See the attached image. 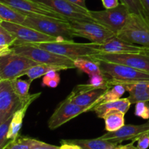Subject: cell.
<instances>
[{
  "label": "cell",
  "instance_id": "cell-30",
  "mask_svg": "<svg viewBox=\"0 0 149 149\" xmlns=\"http://www.w3.org/2000/svg\"><path fill=\"white\" fill-rule=\"evenodd\" d=\"M120 1L122 4L127 7L128 10L131 14H136L141 15L148 20L146 15L143 6L141 3V0H120Z\"/></svg>",
  "mask_w": 149,
  "mask_h": 149
},
{
  "label": "cell",
  "instance_id": "cell-14",
  "mask_svg": "<svg viewBox=\"0 0 149 149\" xmlns=\"http://www.w3.org/2000/svg\"><path fill=\"white\" fill-rule=\"evenodd\" d=\"M0 26L4 27L17 37L16 42L29 44H38L43 42H55L59 40L55 37L39 32L32 28L21 24L10 23L7 21H0Z\"/></svg>",
  "mask_w": 149,
  "mask_h": 149
},
{
  "label": "cell",
  "instance_id": "cell-29",
  "mask_svg": "<svg viewBox=\"0 0 149 149\" xmlns=\"http://www.w3.org/2000/svg\"><path fill=\"white\" fill-rule=\"evenodd\" d=\"M11 85L16 94L21 98L24 99L29 95V90L31 87V81H26L20 79H15L10 81Z\"/></svg>",
  "mask_w": 149,
  "mask_h": 149
},
{
  "label": "cell",
  "instance_id": "cell-8",
  "mask_svg": "<svg viewBox=\"0 0 149 149\" xmlns=\"http://www.w3.org/2000/svg\"><path fill=\"white\" fill-rule=\"evenodd\" d=\"M91 59L122 64L141 71L149 72V52L105 53L100 52L92 56Z\"/></svg>",
  "mask_w": 149,
  "mask_h": 149
},
{
  "label": "cell",
  "instance_id": "cell-26",
  "mask_svg": "<svg viewBox=\"0 0 149 149\" xmlns=\"http://www.w3.org/2000/svg\"><path fill=\"white\" fill-rule=\"evenodd\" d=\"M62 70H66V68L61 66H57V65H48V64H42L39 63L36 65H33L31 68H29L26 72V75L29 77L31 81L39 78V77L45 76L47 72L50 71H62Z\"/></svg>",
  "mask_w": 149,
  "mask_h": 149
},
{
  "label": "cell",
  "instance_id": "cell-18",
  "mask_svg": "<svg viewBox=\"0 0 149 149\" xmlns=\"http://www.w3.org/2000/svg\"><path fill=\"white\" fill-rule=\"evenodd\" d=\"M41 95H42L41 93L30 95L25 101L24 104L21 106V108H20L18 110L15 112L11 122H10V128H9L8 134H7L8 141L15 139L20 135V131L21 130L22 126H23V119H24L25 115H26V111L29 109L31 103L34 101L36 99H37Z\"/></svg>",
  "mask_w": 149,
  "mask_h": 149
},
{
  "label": "cell",
  "instance_id": "cell-21",
  "mask_svg": "<svg viewBox=\"0 0 149 149\" xmlns=\"http://www.w3.org/2000/svg\"><path fill=\"white\" fill-rule=\"evenodd\" d=\"M125 115L123 112L116 109L111 110L103 116L105 128L107 132H115L125 125Z\"/></svg>",
  "mask_w": 149,
  "mask_h": 149
},
{
  "label": "cell",
  "instance_id": "cell-10",
  "mask_svg": "<svg viewBox=\"0 0 149 149\" xmlns=\"http://www.w3.org/2000/svg\"><path fill=\"white\" fill-rule=\"evenodd\" d=\"M28 96L23 99L13 90L10 81H0V123L13 116L24 104Z\"/></svg>",
  "mask_w": 149,
  "mask_h": 149
},
{
  "label": "cell",
  "instance_id": "cell-34",
  "mask_svg": "<svg viewBox=\"0 0 149 149\" xmlns=\"http://www.w3.org/2000/svg\"><path fill=\"white\" fill-rule=\"evenodd\" d=\"M135 115L143 119H149V103L146 101H140L135 103Z\"/></svg>",
  "mask_w": 149,
  "mask_h": 149
},
{
  "label": "cell",
  "instance_id": "cell-33",
  "mask_svg": "<svg viewBox=\"0 0 149 149\" xmlns=\"http://www.w3.org/2000/svg\"><path fill=\"white\" fill-rule=\"evenodd\" d=\"M13 116H10L9 119H7L4 122L0 123V149L4 148V146L9 141L7 139V134H8L9 128H10V122L13 119Z\"/></svg>",
  "mask_w": 149,
  "mask_h": 149
},
{
  "label": "cell",
  "instance_id": "cell-22",
  "mask_svg": "<svg viewBox=\"0 0 149 149\" xmlns=\"http://www.w3.org/2000/svg\"><path fill=\"white\" fill-rule=\"evenodd\" d=\"M64 141L77 144L83 149H109L114 148L117 146L116 143L106 140L100 139V138L94 139H68Z\"/></svg>",
  "mask_w": 149,
  "mask_h": 149
},
{
  "label": "cell",
  "instance_id": "cell-7",
  "mask_svg": "<svg viewBox=\"0 0 149 149\" xmlns=\"http://www.w3.org/2000/svg\"><path fill=\"white\" fill-rule=\"evenodd\" d=\"M39 64L33 60L12 52L8 55L0 56V81H12L26 75L33 65Z\"/></svg>",
  "mask_w": 149,
  "mask_h": 149
},
{
  "label": "cell",
  "instance_id": "cell-9",
  "mask_svg": "<svg viewBox=\"0 0 149 149\" xmlns=\"http://www.w3.org/2000/svg\"><path fill=\"white\" fill-rule=\"evenodd\" d=\"M74 36L85 38L92 43L102 44L110 38L116 36L104 26L90 21H69Z\"/></svg>",
  "mask_w": 149,
  "mask_h": 149
},
{
  "label": "cell",
  "instance_id": "cell-15",
  "mask_svg": "<svg viewBox=\"0 0 149 149\" xmlns=\"http://www.w3.org/2000/svg\"><path fill=\"white\" fill-rule=\"evenodd\" d=\"M0 2L16 9L25 15H45L68 21L62 15L56 13L49 7L33 0H0Z\"/></svg>",
  "mask_w": 149,
  "mask_h": 149
},
{
  "label": "cell",
  "instance_id": "cell-5",
  "mask_svg": "<svg viewBox=\"0 0 149 149\" xmlns=\"http://www.w3.org/2000/svg\"><path fill=\"white\" fill-rule=\"evenodd\" d=\"M116 36L126 42L149 48V22L142 16L130 13L126 24Z\"/></svg>",
  "mask_w": 149,
  "mask_h": 149
},
{
  "label": "cell",
  "instance_id": "cell-38",
  "mask_svg": "<svg viewBox=\"0 0 149 149\" xmlns=\"http://www.w3.org/2000/svg\"><path fill=\"white\" fill-rule=\"evenodd\" d=\"M103 7L106 9H112L119 4V0H102Z\"/></svg>",
  "mask_w": 149,
  "mask_h": 149
},
{
  "label": "cell",
  "instance_id": "cell-4",
  "mask_svg": "<svg viewBox=\"0 0 149 149\" xmlns=\"http://www.w3.org/2000/svg\"><path fill=\"white\" fill-rule=\"evenodd\" d=\"M38 47L72 60L79 58H90L100 53L93 47V43H76L74 41H55L35 44Z\"/></svg>",
  "mask_w": 149,
  "mask_h": 149
},
{
  "label": "cell",
  "instance_id": "cell-13",
  "mask_svg": "<svg viewBox=\"0 0 149 149\" xmlns=\"http://www.w3.org/2000/svg\"><path fill=\"white\" fill-rule=\"evenodd\" d=\"M49 7L56 13L66 17L68 21L81 20V21L95 22L89 14L88 9H84L69 2L67 0H33Z\"/></svg>",
  "mask_w": 149,
  "mask_h": 149
},
{
  "label": "cell",
  "instance_id": "cell-6",
  "mask_svg": "<svg viewBox=\"0 0 149 149\" xmlns=\"http://www.w3.org/2000/svg\"><path fill=\"white\" fill-rule=\"evenodd\" d=\"M89 14L95 23L104 26L117 35L126 24L130 13L127 7L121 3L117 7L112 9L99 11L89 10Z\"/></svg>",
  "mask_w": 149,
  "mask_h": 149
},
{
  "label": "cell",
  "instance_id": "cell-17",
  "mask_svg": "<svg viewBox=\"0 0 149 149\" xmlns=\"http://www.w3.org/2000/svg\"><path fill=\"white\" fill-rule=\"evenodd\" d=\"M93 47L100 52L105 53H125V52H149V48L135 45L130 42L113 36L102 44L93 43Z\"/></svg>",
  "mask_w": 149,
  "mask_h": 149
},
{
  "label": "cell",
  "instance_id": "cell-40",
  "mask_svg": "<svg viewBox=\"0 0 149 149\" xmlns=\"http://www.w3.org/2000/svg\"><path fill=\"white\" fill-rule=\"evenodd\" d=\"M113 149H138L137 147H135L134 146V142L132 141L129 144H127V145H119L118 144L117 146L114 147Z\"/></svg>",
  "mask_w": 149,
  "mask_h": 149
},
{
  "label": "cell",
  "instance_id": "cell-36",
  "mask_svg": "<svg viewBox=\"0 0 149 149\" xmlns=\"http://www.w3.org/2000/svg\"><path fill=\"white\" fill-rule=\"evenodd\" d=\"M137 148L138 149H147L149 148V132L143 134L138 138Z\"/></svg>",
  "mask_w": 149,
  "mask_h": 149
},
{
  "label": "cell",
  "instance_id": "cell-12",
  "mask_svg": "<svg viewBox=\"0 0 149 149\" xmlns=\"http://www.w3.org/2000/svg\"><path fill=\"white\" fill-rule=\"evenodd\" d=\"M109 88L94 87L90 84H78L67 97L83 107H89L90 111L99 105V100Z\"/></svg>",
  "mask_w": 149,
  "mask_h": 149
},
{
  "label": "cell",
  "instance_id": "cell-25",
  "mask_svg": "<svg viewBox=\"0 0 149 149\" xmlns=\"http://www.w3.org/2000/svg\"><path fill=\"white\" fill-rule=\"evenodd\" d=\"M17 40L14 34L0 26V56L11 53L13 52L12 47Z\"/></svg>",
  "mask_w": 149,
  "mask_h": 149
},
{
  "label": "cell",
  "instance_id": "cell-11",
  "mask_svg": "<svg viewBox=\"0 0 149 149\" xmlns=\"http://www.w3.org/2000/svg\"><path fill=\"white\" fill-rule=\"evenodd\" d=\"M90 111L89 107L79 106L66 97L58 106L47 122V126L51 130L60 127L66 122L85 112Z\"/></svg>",
  "mask_w": 149,
  "mask_h": 149
},
{
  "label": "cell",
  "instance_id": "cell-37",
  "mask_svg": "<svg viewBox=\"0 0 149 149\" xmlns=\"http://www.w3.org/2000/svg\"><path fill=\"white\" fill-rule=\"evenodd\" d=\"M61 146L60 149H83L81 146L72 143L66 142L64 140L61 141Z\"/></svg>",
  "mask_w": 149,
  "mask_h": 149
},
{
  "label": "cell",
  "instance_id": "cell-20",
  "mask_svg": "<svg viewBox=\"0 0 149 149\" xmlns=\"http://www.w3.org/2000/svg\"><path fill=\"white\" fill-rule=\"evenodd\" d=\"M132 105L130 100L128 97L126 98H120L119 100H113V101L106 102L99 104L96 106L93 111L96 113L97 117L103 119V116L111 110L116 109L120 111L123 112L124 113H126L129 111L130 106Z\"/></svg>",
  "mask_w": 149,
  "mask_h": 149
},
{
  "label": "cell",
  "instance_id": "cell-19",
  "mask_svg": "<svg viewBox=\"0 0 149 149\" xmlns=\"http://www.w3.org/2000/svg\"><path fill=\"white\" fill-rule=\"evenodd\" d=\"M117 84H122L126 91L129 93L128 98L132 104L140 101L149 102V81L119 82Z\"/></svg>",
  "mask_w": 149,
  "mask_h": 149
},
{
  "label": "cell",
  "instance_id": "cell-16",
  "mask_svg": "<svg viewBox=\"0 0 149 149\" xmlns=\"http://www.w3.org/2000/svg\"><path fill=\"white\" fill-rule=\"evenodd\" d=\"M146 132H149V121L142 125H125L119 130L108 132L99 138L118 145L125 141L137 142L138 138Z\"/></svg>",
  "mask_w": 149,
  "mask_h": 149
},
{
  "label": "cell",
  "instance_id": "cell-28",
  "mask_svg": "<svg viewBox=\"0 0 149 149\" xmlns=\"http://www.w3.org/2000/svg\"><path fill=\"white\" fill-rule=\"evenodd\" d=\"M33 138L19 135L15 139L10 140L2 149H31Z\"/></svg>",
  "mask_w": 149,
  "mask_h": 149
},
{
  "label": "cell",
  "instance_id": "cell-24",
  "mask_svg": "<svg viewBox=\"0 0 149 149\" xmlns=\"http://www.w3.org/2000/svg\"><path fill=\"white\" fill-rule=\"evenodd\" d=\"M74 63L75 68L88 74L89 76L96 74H103L98 62L96 60L87 58H79L74 60Z\"/></svg>",
  "mask_w": 149,
  "mask_h": 149
},
{
  "label": "cell",
  "instance_id": "cell-3",
  "mask_svg": "<svg viewBox=\"0 0 149 149\" xmlns=\"http://www.w3.org/2000/svg\"><path fill=\"white\" fill-rule=\"evenodd\" d=\"M96 61L98 62L102 74L108 80L110 86L119 82L149 81V72L147 71H141L122 64L100 60Z\"/></svg>",
  "mask_w": 149,
  "mask_h": 149
},
{
  "label": "cell",
  "instance_id": "cell-23",
  "mask_svg": "<svg viewBox=\"0 0 149 149\" xmlns=\"http://www.w3.org/2000/svg\"><path fill=\"white\" fill-rule=\"evenodd\" d=\"M26 15L7 4L0 2V21L23 25Z\"/></svg>",
  "mask_w": 149,
  "mask_h": 149
},
{
  "label": "cell",
  "instance_id": "cell-31",
  "mask_svg": "<svg viewBox=\"0 0 149 149\" xmlns=\"http://www.w3.org/2000/svg\"><path fill=\"white\" fill-rule=\"evenodd\" d=\"M61 81V77L58 71H50L44 76L42 81V87L55 88Z\"/></svg>",
  "mask_w": 149,
  "mask_h": 149
},
{
  "label": "cell",
  "instance_id": "cell-41",
  "mask_svg": "<svg viewBox=\"0 0 149 149\" xmlns=\"http://www.w3.org/2000/svg\"><path fill=\"white\" fill-rule=\"evenodd\" d=\"M143 6L144 10H145L146 15L149 22V0H141Z\"/></svg>",
  "mask_w": 149,
  "mask_h": 149
},
{
  "label": "cell",
  "instance_id": "cell-32",
  "mask_svg": "<svg viewBox=\"0 0 149 149\" xmlns=\"http://www.w3.org/2000/svg\"><path fill=\"white\" fill-rule=\"evenodd\" d=\"M89 84L94 87L98 88H110L111 86L109 85L108 80L103 74H93L90 76Z\"/></svg>",
  "mask_w": 149,
  "mask_h": 149
},
{
  "label": "cell",
  "instance_id": "cell-2",
  "mask_svg": "<svg viewBox=\"0 0 149 149\" xmlns=\"http://www.w3.org/2000/svg\"><path fill=\"white\" fill-rule=\"evenodd\" d=\"M23 25L59 40L72 41L74 35L69 21L45 15H28Z\"/></svg>",
  "mask_w": 149,
  "mask_h": 149
},
{
  "label": "cell",
  "instance_id": "cell-35",
  "mask_svg": "<svg viewBox=\"0 0 149 149\" xmlns=\"http://www.w3.org/2000/svg\"><path fill=\"white\" fill-rule=\"evenodd\" d=\"M31 149H60V146L51 145V144L47 143L42 142V141H38L33 138V143H32Z\"/></svg>",
  "mask_w": 149,
  "mask_h": 149
},
{
  "label": "cell",
  "instance_id": "cell-39",
  "mask_svg": "<svg viewBox=\"0 0 149 149\" xmlns=\"http://www.w3.org/2000/svg\"><path fill=\"white\" fill-rule=\"evenodd\" d=\"M67 1L75 4V5L79 6L81 8L87 9V6H86V0H67Z\"/></svg>",
  "mask_w": 149,
  "mask_h": 149
},
{
  "label": "cell",
  "instance_id": "cell-27",
  "mask_svg": "<svg viewBox=\"0 0 149 149\" xmlns=\"http://www.w3.org/2000/svg\"><path fill=\"white\" fill-rule=\"evenodd\" d=\"M125 92H127L126 89L122 84H116L114 85H112L99 100V104L106 103V102L119 100L122 98V95L125 94Z\"/></svg>",
  "mask_w": 149,
  "mask_h": 149
},
{
  "label": "cell",
  "instance_id": "cell-1",
  "mask_svg": "<svg viewBox=\"0 0 149 149\" xmlns=\"http://www.w3.org/2000/svg\"><path fill=\"white\" fill-rule=\"evenodd\" d=\"M12 49L14 53L27 57L38 63L61 66L66 70L75 68L74 60L39 47L35 44L15 42Z\"/></svg>",
  "mask_w": 149,
  "mask_h": 149
}]
</instances>
